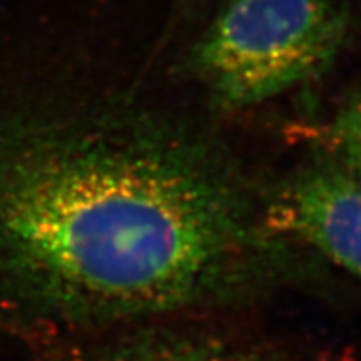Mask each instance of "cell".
Listing matches in <instances>:
<instances>
[{"label": "cell", "mask_w": 361, "mask_h": 361, "mask_svg": "<svg viewBox=\"0 0 361 361\" xmlns=\"http://www.w3.org/2000/svg\"><path fill=\"white\" fill-rule=\"evenodd\" d=\"M273 183L223 139L133 104L0 112V329L35 350L245 314L308 281Z\"/></svg>", "instance_id": "cell-1"}, {"label": "cell", "mask_w": 361, "mask_h": 361, "mask_svg": "<svg viewBox=\"0 0 361 361\" xmlns=\"http://www.w3.org/2000/svg\"><path fill=\"white\" fill-rule=\"evenodd\" d=\"M348 30L346 0H229L189 67L218 109H245L322 78Z\"/></svg>", "instance_id": "cell-2"}, {"label": "cell", "mask_w": 361, "mask_h": 361, "mask_svg": "<svg viewBox=\"0 0 361 361\" xmlns=\"http://www.w3.org/2000/svg\"><path fill=\"white\" fill-rule=\"evenodd\" d=\"M241 316L135 324L35 350L34 361H328L308 345L245 326Z\"/></svg>", "instance_id": "cell-3"}, {"label": "cell", "mask_w": 361, "mask_h": 361, "mask_svg": "<svg viewBox=\"0 0 361 361\" xmlns=\"http://www.w3.org/2000/svg\"><path fill=\"white\" fill-rule=\"evenodd\" d=\"M274 224L310 256L361 279V180L333 156L273 183Z\"/></svg>", "instance_id": "cell-4"}, {"label": "cell", "mask_w": 361, "mask_h": 361, "mask_svg": "<svg viewBox=\"0 0 361 361\" xmlns=\"http://www.w3.org/2000/svg\"><path fill=\"white\" fill-rule=\"evenodd\" d=\"M335 157L361 180V89L351 94L331 128Z\"/></svg>", "instance_id": "cell-5"}]
</instances>
